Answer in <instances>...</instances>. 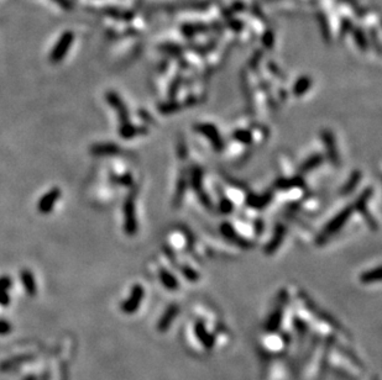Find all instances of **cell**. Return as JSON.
I'll return each instance as SVG.
<instances>
[{
  "label": "cell",
  "mask_w": 382,
  "mask_h": 380,
  "mask_svg": "<svg viewBox=\"0 0 382 380\" xmlns=\"http://www.w3.org/2000/svg\"><path fill=\"white\" fill-rule=\"evenodd\" d=\"M352 211H354V208H352V205H349L345 209H343L340 213H338L337 215L327 223L324 230H323L322 233L317 237L318 245H324V243H327L328 241H329V238L332 237V236L337 235V233L342 230V227H344L345 223L347 222L349 218L351 216Z\"/></svg>",
  "instance_id": "6da1fadb"
},
{
  "label": "cell",
  "mask_w": 382,
  "mask_h": 380,
  "mask_svg": "<svg viewBox=\"0 0 382 380\" xmlns=\"http://www.w3.org/2000/svg\"><path fill=\"white\" fill-rule=\"evenodd\" d=\"M194 130H196L198 133H201L202 136H204V137L210 142V145L213 146V148L216 151V152L223 151L224 141L223 138H221L216 126H214L213 124H209V123L196 124V125H194Z\"/></svg>",
  "instance_id": "7a4b0ae2"
},
{
  "label": "cell",
  "mask_w": 382,
  "mask_h": 380,
  "mask_svg": "<svg viewBox=\"0 0 382 380\" xmlns=\"http://www.w3.org/2000/svg\"><path fill=\"white\" fill-rule=\"evenodd\" d=\"M287 301V291L282 290L279 294V304L276 309L271 313V315L269 316L266 321V332L269 333H276L277 331L281 328L282 325V318H283V304Z\"/></svg>",
  "instance_id": "3957f363"
},
{
  "label": "cell",
  "mask_w": 382,
  "mask_h": 380,
  "mask_svg": "<svg viewBox=\"0 0 382 380\" xmlns=\"http://www.w3.org/2000/svg\"><path fill=\"white\" fill-rule=\"evenodd\" d=\"M372 194H374V191H372L371 188H367L364 193H362L361 195L359 196V199H357L356 203L354 204V206H352V208H354V210L359 211L361 215H364V218L366 219V221H367V223H369L370 227H371L374 231H376L377 230L376 222H375L374 218H371V216L367 214V208H366L367 201H369V199L371 198Z\"/></svg>",
  "instance_id": "277c9868"
},
{
  "label": "cell",
  "mask_w": 382,
  "mask_h": 380,
  "mask_svg": "<svg viewBox=\"0 0 382 380\" xmlns=\"http://www.w3.org/2000/svg\"><path fill=\"white\" fill-rule=\"evenodd\" d=\"M179 311H181V308H179L177 304L170 305L169 308L165 310V313L162 314L159 322H157V331L161 333L167 332V331L170 330V327H171L172 323H174V321L176 320L177 316L179 315Z\"/></svg>",
  "instance_id": "5b68a950"
},
{
  "label": "cell",
  "mask_w": 382,
  "mask_h": 380,
  "mask_svg": "<svg viewBox=\"0 0 382 380\" xmlns=\"http://www.w3.org/2000/svg\"><path fill=\"white\" fill-rule=\"evenodd\" d=\"M73 42V33L70 31H66L61 38L58 40L57 45L53 47L52 53H51V60L53 62H58L60 60H62L65 57V55L67 53V51L69 50L70 45Z\"/></svg>",
  "instance_id": "8992f818"
},
{
  "label": "cell",
  "mask_w": 382,
  "mask_h": 380,
  "mask_svg": "<svg viewBox=\"0 0 382 380\" xmlns=\"http://www.w3.org/2000/svg\"><path fill=\"white\" fill-rule=\"evenodd\" d=\"M194 333H196V337L197 340H198V342L201 343L207 350L213 349L214 345H215V337L207 330L206 323H204L203 321H197L196 325H194Z\"/></svg>",
  "instance_id": "52a82bcc"
},
{
  "label": "cell",
  "mask_w": 382,
  "mask_h": 380,
  "mask_svg": "<svg viewBox=\"0 0 382 380\" xmlns=\"http://www.w3.org/2000/svg\"><path fill=\"white\" fill-rule=\"evenodd\" d=\"M320 137H322L323 142H324L325 148H327V155L330 162L334 165H339V153H338L337 142H335L334 135L330 132L329 130H323L320 132Z\"/></svg>",
  "instance_id": "ba28073f"
},
{
  "label": "cell",
  "mask_w": 382,
  "mask_h": 380,
  "mask_svg": "<svg viewBox=\"0 0 382 380\" xmlns=\"http://www.w3.org/2000/svg\"><path fill=\"white\" fill-rule=\"evenodd\" d=\"M143 294L145 293H143V288L141 286V285H139V284L134 285L130 298H129V300L126 301V303H124L123 306H121V309H123L124 313H126V314L135 313V311L139 309V306H140L141 301H142Z\"/></svg>",
  "instance_id": "9c48e42d"
},
{
  "label": "cell",
  "mask_w": 382,
  "mask_h": 380,
  "mask_svg": "<svg viewBox=\"0 0 382 380\" xmlns=\"http://www.w3.org/2000/svg\"><path fill=\"white\" fill-rule=\"evenodd\" d=\"M287 233V227L284 225H282V223H278V225H276V227H275V231H274V235H272L271 240H270V242L267 243L266 247H265V253L266 254H274L275 252H276L277 250L279 248V246L282 245V242H283L284 240V236H286Z\"/></svg>",
  "instance_id": "30bf717a"
},
{
  "label": "cell",
  "mask_w": 382,
  "mask_h": 380,
  "mask_svg": "<svg viewBox=\"0 0 382 380\" xmlns=\"http://www.w3.org/2000/svg\"><path fill=\"white\" fill-rule=\"evenodd\" d=\"M124 214H125V230L129 235H134L138 231V223H136L135 214V203L134 199L129 198L124 206Z\"/></svg>",
  "instance_id": "8fae6325"
},
{
  "label": "cell",
  "mask_w": 382,
  "mask_h": 380,
  "mask_svg": "<svg viewBox=\"0 0 382 380\" xmlns=\"http://www.w3.org/2000/svg\"><path fill=\"white\" fill-rule=\"evenodd\" d=\"M220 231H221V233H223V236L226 238V240L232 241V242H235V245L240 246V247L250 248L252 246L251 242L246 241V240H245V238L240 237V236L238 235L237 232H235L234 227H233V226L230 225V223H229V222L221 223Z\"/></svg>",
  "instance_id": "7c38bea8"
},
{
  "label": "cell",
  "mask_w": 382,
  "mask_h": 380,
  "mask_svg": "<svg viewBox=\"0 0 382 380\" xmlns=\"http://www.w3.org/2000/svg\"><path fill=\"white\" fill-rule=\"evenodd\" d=\"M272 200V193L267 191V193L262 194V195H257V194H250L246 198V205L252 209H264L265 206L269 205Z\"/></svg>",
  "instance_id": "4fadbf2b"
},
{
  "label": "cell",
  "mask_w": 382,
  "mask_h": 380,
  "mask_svg": "<svg viewBox=\"0 0 382 380\" xmlns=\"http://www.w3.org/2000/svg\"><path fill=\"white\" fill-rule=\"evenodd\" d=\"M312 84V78H311L310 75H302V77H299L298 79L296 80V83H294L293 89H292L293 90V95L297 96V98L303 96V95L311 89Z\"/></svg>",
  "instance_id": "5bb4252c"
},
{
  "label": "cell",
  "mask_w": 382,
  "mask_h": 380,
  "mask_svg": "<svg viewBox=\"0 0 382 380\" xmlns=\"http://www.w3.org/2000/svg\"><path fill=\"white\" fill-rule=\"evenodd\" d=\"M361 177H362V173L360 172L359 169L354 170V172L350 174L349 179H347V182L345 183L344 185L342 187V189H340V194L344 196L349 195V194H351L352 191L355 190V188L359 185L360 180H361Z\"/></svg>",
  "instance_id": "9a60e30c"
},
{
  "label": "cell",
  "mask_w": 382,
  "mask_h": 380,
  "mask_svg": "<svg viewBox=\"0 0 382 380\" xmlns=\"http://www.w3.org/2000/svg\"><path fill=\"white\" fill-rule=\"evenodd\" d=\"M159 277H160V282L162 283V285H164L167 290L176 291L177 289L179 288L178 280H177L176 277H174L172 273H170L169 270L161 269L159 273Z\"/></svg>",
  "instance_id": "2e32d148"
},
{
  "label": "cell",
  "mask_w": 382,
  "mask_h": 380,
  "mask_svg": "<svg viewBox=\"0 0 382 380\" xmlns=\"http://www.w3.org/2000/svg\"><path fill=\"white\" fill-rule=\"evenodd\" d=\"M189 183H191V187L193 188L196 194L202 193L204 191L203 189V172H202L201 168L194 167L191 172V178H189Z\"/></svg>",
  "instance_id": "e0dca14e"
},
{
  "label": "cell",
  "mask_w": 382,
  "mask_h": 380,
  "mask_svg": "<svg viewBox=\"0 0 382 380\" xmlns=\"http://www.w3.org/2000/svg\"><path fill=\"white\" fill-rule=\"evenodd\" d=\"M208 30L209 28L204 24H186V25H182L181 28L182 35L186 37H193V36L198 35V33H204Z\"/></svg>",
  "instance_id": "ac0fdd59"
},
{
  "label": "cell",
  "mask_w": 382,
  "mask_h": 380,
  "mask_svg": "<svg viewBox=\"0 0 382 380\" xmlns=\"http://www.w3.org/2000/svg\"><path fill=\"white\" fill-rule=\"evenodd\" d=\"M304 187V180L302 179L301 177H294V178H289V179H278L276 182V188L277 189L281 190H288L292 189V188H302Z\"/></svg>",
  "instance_id": "d6986e66"
},
{
  "label": "cell",
  "mask_w": 382,
  "mask_h": 380,
  "mask_svg": "<svg viewBox=\"0 0 382 380\" xmlns=\"http://www.w3.org/2000/svg\"><path fill=\"white\" fill-rule=\"evenodd\" d=\"M323 162H324V158H323L322 155H313L311 156L307 160H304V163L301 165L299 170H301L302 173H308L311 172V170L319 167Z\"/></svg>",
  "instance_id": "ffe728a7"
},
{
  "label": "cell",
  "mask_w": 382,
  "mask_h": 380,
  "mask_svg": "<svg viewBox=\"0 0 382 380\" xmlns=\"http://www.w3.org/2000/svg\"><path fill=\"white\" fill-rule=\"evenodd\" d=\"M380 280H381V267L370 269L360 275V282L362 284H374V283H379Z\"/></svg>",
  "instance_id": "44dd1931"
},
{
  "label": "cell",
  "mask_w": 382,
  "mask_h": 380,
  "mask_svg": "<svg viewBox=\"0 0 382 380\" xmlns=\"http://www.w3.org/2000/svg\"><path fill=\"white\" fill-rule=\"evenodd\" d=\"M351 32L357 47L361 51H367V48H369V38H367L365 31L361 28H352Z\"/></svg>",
  "instance_id": "7402d4cb"
},
{
  "label": "cell",
  "mask_w": 382,
  "mask_h": 380,
  "mask_svg": "<svg viewBox=\"0 0 382 380\" xmlns=\"http://www.w3.org/2000/svg\"><path fill=\"white\" fill-rule=\"evenodd\" d=\"M186 189H187V179L186 177L182 175L178 180V184H177V188H176V193H174V205L177 206V208L181 205L182 200H183L184 195H186V191H187Z\"/></svg>",
  "instance_id": "603a6c76"
},
{
  "label": "cell",
  "mask_w": 382,
  "mask_h": 380,
  "mask_svg": "<svg viewBox=\"0 0 382 380\" xmlns=\"http://www.w3.org/2000/svg\"><path fill=\"white\" fill-rule=\"evenodd\" d=\"M233 138L237 140L239 143L243 145H251L254 142L252 140V133L249 130H244V128H238L233 132Z\"/></svg>",
  "instance_id": "cb8c5ba5"
},
{
  "label": "cell",
  "mask_w": 382,
  "mask_h": 380,
  "mask_svg": "<svg viewBox=\"0 0 382 380\" xmlns=\"http://www.w3.org/2000/svg\"><path fill=\"white\" fill-rule=\"evenodd\" d=\"M108 99H109V103H110L111 105L114 106V108L118 109L119 113H120L121 118L125 119V121H128V113H126V108L124 106L123 101L120 100V98H119L118 95H116L115 93H109Z\"/></svg>",
  "instance_id": "d4e9b609"
},
{
  "label": "cell",
  "mask_w": 382,
  "mask_h": 380,
  "mask_svg": "<svg viewBox=\"0 0 382 380\" xmlns=\"http://www.w3.org/2000/svg\"><path fill=\"white\" fill-rule=\"evenodd\" d=\"M318 21H319V26H320V30H322L323 37H324L327 41H330L329 23H328V20H327V18H325L324 14H322V13L318 14Z\"/></svg>",
  "instance_id": "484cf974"
},
{
  "label": "cell",
  "mask_w": 382,
  "mask_h": 380,
  "mask_svg": "<svg viewBox=\"0 0 382 380\" xmlns=\"http://www.w3.org/2000/svg\"><path fill=\"white\" fill-rule=\"evenodd\" d=\"M181 109V105H179L177 101H167V103L161 104L159 106V110L161 114H172L176 113Z\"/></svg>",
  "instance_id": "4316f807"
},
{
  "label": "cell",
  "mask_w": 382,
  "mask_h": 380,
  "mask_svg": "<svg viewBox=\"0 0 382 380\" xmlns=\"http://www.w3.org/2000/svg\"><path fill=\"white\" fill-rule=\"evenodd\" d=\"M181 272H182V274H183V277H186V279L188 280V282L197 283L199 280L198 272H196V270H194L193 268L184 267V268H182Z\"/></svg>",
  "instance_id": "83f0119b"
},
{
  "label": "cell",
  "mask_w": 382,
  "mask_h": 380,
  "mask_svg": "<svg viewBox=\"0 0 382 380\" xmlns=\"http://www.w3.org/2000/svg\"><path fill=\"white\" fill-rule=\"evenodd\" d=\"M234 209V204L229 200L228 198H221L220 203H219V211L224 215H229Z\"/></svg>",
  "instance_id": "f1b7e54d"
},
{
  "label": "cell",
  "mask_w": 382,
  "mask_h": 380,
  "mask_svg": "<svg viewBox=\"0 0 382 380\" xmlns=\"http://www.w3.org/2000/svg\"><path fill=\"white\" fill-rule=\"evenodd\" d=\"M262 45H264V47H266L267 50H271L272 47H274L275 45V33L272 32L271 30H267L266 32L262 35Z\"/></svg>",
  "instance_id": "f546056e"
},
{
  "label": "cell",
  "mask_w": 382,
  "mask_h": 380,
  "mask_svg": "<svg viewBox=\"0 0 382 380\" xmlns=\"http://www.w3.org/2000/svg\"><path fill=\"white\" fill-rule=\"evenodd\" d=\"M293 322H294V327H296L297 333H298L299 336H304L308 332V325L306 321H303L299 317H296Z\"/></svg>",
  "instance_id": "4dcf8cb0"
},
{
  "label": "cell",
  "mask_w": 382,
  "mask_h": 380,
  "mask_svg": "<svg viewBox=\"0 0 382 380\" xmlns=\"http://www.w3.org/2000/svg\"><path fill=\"white\" fill-rule=\"evenodd\" d=\"M181 82H182V78L178 75V77L174 78V82L171 83V85H170V92H169L170 98L174 99V96H176V94L178 93L179 87H181Z\"/></svg>",
  "instance_id": "1f68e13d"
},
{
  "label": "cell",
  "mask_w": 382,
  "mask_h": 380,
  "mask_svg": "<svg viewBox=\"0 0 382 380\" xmlns=\"http://www.w3.org/2000/svg\"><path fill=\"white\" fill-rule=\"evenodd\" d=\"M138 133H139V128L134 127V126L125 125L123 128H121V135H123V137L131 138L134 137V136L138 135Z\"/></svg>",
  "instance_id": "d6a6232c"
},
{
  "label": "cell",
  "mask_w": 382,
  "mask_h": 380,
  "mask_svg": "<svg viewBox=\"0 0 382 380\" xmlns=\"http://www.w3.org/2000/svg\"><path fill=\"white\" fill-rule=\"evenodd\" d=\"M162 51L167 53H171V55H179L182 52V48L178 45H174V43H166V45L161 46Z\"/></svg>",
  "instance_id": "836d02e7"
},
{
  "label": "cell",
  "mask_w": 382,
  "mask_h": 380,
  "mask_svg": "<svg viewBox=\"0 0 382 380\" xmlns=\"http://www.w3.org/2000/svg\"><path fill=\"white\" fill-rule=\"evenodd\" d=\"M228 25L230 26V28H232L233 30H235V31H240L243 28H244V25H243L242 21L237 20V19H229Z\"/></svg>",
  "instance_id": "e575fe53"
},
{
  "label": "cell",
  "mask_w": 382,
  "mask_h": 380,
  "mask_svg": "<svg viewBox=\"0 0 382 380\" xmlns=\"http://www.w3.org/2000/svg\"><path fill=\"white\" fill-rule=\"evenodd\" d=\"M269 68H270V70H271L272 74H275V75H276V77H279V78L283 77V74H282V73H281L279 68L277 67V65L275 64L274 62H270L269 63Z\"/></svg>",
  "instance_id": "d590c367"
},
{
  "label": "cell",
  "mask_w": 382,
  "mask_h": 380,
  "mask_svg": "<svg viewBox=\"0 0 382 380\" xmlns=\"http://www.w3.org/2000/svg\"><path fill=\"white\" fill-rule=\"evenodd\" d=\"M352 30V25H351V21L349 20V19L345 18L344 19V23L342 24V33H347V31H351Z\"/></svg>",
  "instance_id": "8d00e7d4"
},
{
  "label": "cell",
  "mask_w": 382,
  "mask_h": 380,
  "mask_svg": "<svg viewBox=\"0 0 382 380\" xmlns=\"http://www.w3.org/2000/svg\"><path fill=\"white\" fill-rule=\"evenodd\" d=\"M53 1H56L61 8L67 9V10H69V9L72 8V4H70L69 0H53Z\"/></svg>",
  "instance_id": "74e56055"
},
{
  "label": "cell",
  "mask_w": 382,
  "mask_h": 380,
  "mask_svg": "<svg viewBox=\"0 0 382 380\" xmlns=\"http://www.w3.org/2000/svg\"><path fill=\"white\" fill-rule=\"evenodd\" d=\"M233 10L234 11H239V10H244L245 9V4L242 3V1H237V3H234V5H233Z\"/></svg>",
  "instance_id": "f35d334b"
}]
</instances>
